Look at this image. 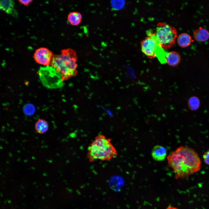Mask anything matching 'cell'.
<instances>
[{
	"mask_svg": "<svg viewBox=\"0 0 209 209\" xmlns=\"http://www.w3.org/2000/svg\"><path fill=\"white\" fill-rule=\"evenodd\" d=\"M167 159L177 179L184 178L200 169V159L196 151L190 147H178L167 156Z\"/></svg>",
	"mask_w": 209,
	"mask_h": 209,
	"instance_id": "cell-1",
	"label": "cell"
},
{
	"mask_svg": "<svg viewBox=\"0 0 209 209\" xmlns=\"http://www.w3.org/2000/svg\"><path fill=\"white\" fill-rule=\"evenodd\" d=\"M117 155V151L111 139L104 135L99 134L89 145L87 157L89 162H92L98 160L109 161Z\"/></svg>",
	"mask_w": 209,
	"mask_h": 209,
	"instance_id": "cell-2",
	"label": "cell"
},
{
	"mask_svg": "<svg viewBox=\"0 0 209 209\" xmlns=\"http://www.w3.org/2000/svg\"><path fill=\"white\" fill-rule=\"evenodd\" d=\"M77 56L71 48L64 49L58 55H53L51 64L61 75L63 80L75 76L77 73Z\"/></svg>",
	"mask_w": 209,
	"mask_h": 209,
	"instance_id": "cell-3",
	"label": "cell"
},
{
	"mask_svg": "<svg viewBox=\"0 0 209 209\" xmlns=\"http://www.w3.org/2000/svg\"><path fill=\"white\" fill-rule=\"evenodd\" d=\"M147 36L140 42L141 51L150 59L157 57L163 63H165L167 52L160 45L156 37L155 33L151 30L147 31Z\"/></svg>",
	"mask_w": 209,
	"mask_h": 209,
	"instance_id": "cell-4",
	"label": "cell"
},
{
	"mask_svg": "<svg viewBox=\"0 0 209 209\" xmlns=\"http://www.w3.org/2000/svg\"><path fill=\"white\" fill-rule=\"evenodd\" d=\"M154 33L156 39L164 49H169L174 44L177 37V30L174 27L164 22H158Z\"/></svg>",
	"mask_w": 209,
	"mask_h": 209,
	"instance_id": "cell-5",
	"label": "cell"
},
{
	"mask_svg": "<svg viewBox=\"0 0 209 209\" xmlns=\"http://www.w3.org/2000/svg\"><path fill=\"white\" fill-rule=\"evenodd\" d=\"M53 56L52 52L48 48L41 47L36 50L33 57L37 63L48 66L51 63Z\"/></svg>",
	"mask_w": 209,
	"mask_h": 209,
	"instance_id": "cell-6",
	"label": "cell"
},
{
	"mask_svg": "<svg viewBox=\"0 0 209 209\" xmlns=\"http://www.w3.org/2000/svg\"><path fill=\"white\" fill-rule=\"evenodd\" d=\"M167 155L166 149L163 146L157 145L154 147L152 152V156L156 161H161L164 160Z\"/></svg>",
	"mask_w": 209,
	"mask_h": 209,
	"instance_id": "cell-7",
	"label": "cell"
},
{
	"mask_svg": "<svg viewBox=\"0 0 209 209\" xmlns=\"http://www.w3.org/2000/svg\"><path fill=\"white\" fill-rule=\"evenodd\" d=\"M15 2L13 0H1L0 8L8 14L17 16V12L14 8Z\"/></svg>",
	"mask_w": 209,
	"mask_h": 209,
	"instance_id": "cell-8",
	"label": "cell"
},
{
	"mask_svg": "<svg viewBox=\"0 0 209 209\" xmlns=\"http://www.w3.org/2000/svg\"><path fill=\"white\" fill-rule=\"evenodd\" d=\"M180 60V55L177 52L172 51L167 53L165 57V62L169 66H176L179 64Z\"/></svg>",
	"mask_w": 209,
	"mask_h": 209,
	"instance_id": "cell-9",
	"label": "cell"
},
{
	"mask_svg": "<svg viewBox=\"0 0 209 209\" xmlns=\"http://www.w3.org/2000/svg\"><path fill=\"white\" fill-rule=\"evenodd\" d=\"M193 36L197 41L204 42L209 38V32L206 29L200 27L194 31Z\"/></svg>",
	"mask_w": 209,
	"mask_h": 209,
	"instance_id": "cell-10",
	"label": "cell"
},
{
	"mask_svg": "<svg viewBox=\"0 0 209 209\" xmlns=\"http://www.w3.org/2000/svg\"><path fill=\"white\" fill-rule=\"evenodd\" d=\"M177 41L179 45L182 48L189 46L192 41L191 36L188 34L183 33L177 37Z\"/></svg>",
	"mask_w": 209,
	"mask_h": 209,
	"instance_id": "cell-11",
	"label": "cell"
},
{
	"mask_svg": "<svg viewBox=\"0 0 209 209\" xmlns=\"http://www.w3.org/2000/svg\"><path fill=\"white\" fill-rule=\"evenodd\" d=\"M48 123L43 119L39 118L35 123V129L39 134H44L48 131Z\"/></svg>",
	"mask_w": 209,
	"mask_h": 209,
	"instance_id": "cell-12",
	"label": "cell"
},
{
	"mask_svg": "<svg viewBox=\"0 0 209 209\" xmlns=\"http://www.w3.org/2000/svg\"><path fill=\"white\" fill-rule=\"evenodd\" d=\"M67 19L71 24L73 26H77L80 23L82 16L79 12H73L68 15Z\"/></svg>",
	"mask_w": 209,
	"mask_h": 209,
	"instance_id": "cell-13",
	"label": "cell"
},
{
	"mask_svg": "<svg viewBox=\"0 0 209 209\" xmlns=\"http://www.w3.org/2000/svg\"><path fill=\"white\" fill-rule=\"evenodd\" d=\"M188 104L190 109L192 110H195L197 109L199 107V101L197 97H191L188 101Z\"/></svg>",
	"mask_w": 209,
	"mask_h": 209,
	"instance_id": "cell-14",
	"label": "cell"
},
{
	"mask_svg": "<svg viewBox=\"0 0 209 209\" xmlns=\"http://www.w3.org/2000/svg\"><path fill=\"white\" fill-rule=\"evenodd\" d=\"M23 110L26 115L31 116L35 113V108L33 105L31 104H27L24 106Z\"/></svg>",
	"mask_w": 209,
	"mask_h": 209,
	"instance_id": "cell-15",
	"label": "cell"
},
{
	"mask_svg": "<svg viewBox=\"0 0 209 209\" xmlns=\"http://www.w3.org/2000/svg\"><path fill=\"white\" fill-rule=\"evenodd\" d=\"M124 2L123 1H120L119 2H117V1H113L112 2V4L113 7L116 9H119L121 8L124 4Z\"/></svg>",
	"mask_w": 209,
	"mask_h": 209,
	"instance_id": "cell-16",
	"label": "cell"
},
{
	"mask_svg": "<svg viewBox=\"0 0 209 209\" xmlns=\"http://www.w3.org/2000/svg\"><path fill=\"white\" fill-rule=\"evenodd\" d=\"M203 158L205 163L209 165V150L207 151L204 154Z\"/></svg>",
	"mask_w": 209,
	"mask_h": 209,
	"instance_id": "cell-17",
	"label": "cell"
},
{
	"mask_svg": "<svg viewBox=\"0 0 209 209\" xmlns=\"http://www.w3.org/2000/svg\"><path fill=\"white\" fill-rule=\"evenodd\" d=\"M32 1L31 0H19V2L25 6H28Z\"/></svg>",
	"mask_w": 209,
	"mask_h": 209,
	"instance_id": "cell-18",
	"label": "cell"
},
{
	"mask_svg": "<svg viewBox=\"0 0 209 209\" xmlns=\"http://www.w3.org/2000/svg\"><path fill=\"white\" fill-rule=\"evenodd\" d=\"M166 209H178L176 208L171 206H168Z\"/></svg>",
	"mask_w": 209,
	"mask_h": 209,
	"instance_id": "cell-19",
	"label": "cell"
}]
</instances>
